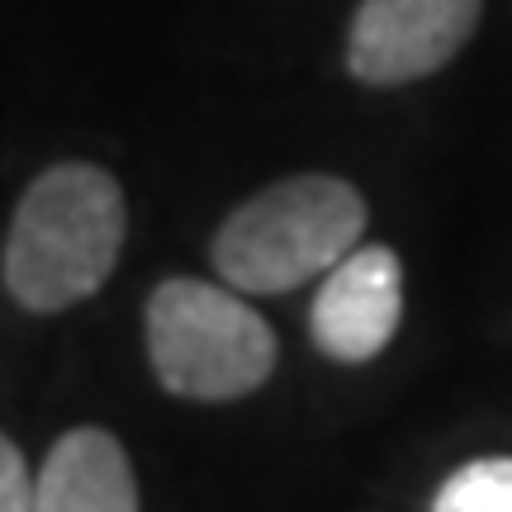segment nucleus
I'll return each mask as SVG.
<instances>
[{
	"mask_svg": "<svg viewBox=\"0 0 512 512\" xmlns=\"http://www.w3.org/2000/svg\"><path fill=\"white\" fill-rule=\"evenodd\" d=\"M34 512H143L124 441L105 427L62 432L38 465Z\"/></svg>",
	"mask_w": 512,
	"mask_h": 512,
	"instance_id": "423d86ee",
	"label": "nucleus"
},
{
	"mask_svg": "<svg viewBox=\"0 0 512 512\" xmlns=\"http://www.w3.org/2000/svg\"><path fill=\"white\" fill-rule=\"evenodd\" d=\"M484 0H361L347 29V72L361 86H408L441 72L475 38Z\"/></svg>",
	"mask_w": 512,
	"mask_h": 512,
	"instance_id": "20e7f679",
	"label": "nucleus"
},
{
	"mask_svg": "<svg viewBox=\"0 0 512 512\" xmlns=\"http://www.w3.org/2000/svg\"><path fill=\"white\" fill-rule=\"evenodd\" d=\"M403 323V261L394 247H351L313 294L309 332L328 361L366 366Z\"/></svg>",
	"mask_w": 512,
	"mask_h": 512,
	"instance_id": "39448f33",
	"label": "nucleus"
},
{
	"mask_svg": "<svg viewBox=\"0 0 512 512\" xmlns=\"http://www.w3.org/2000/svg\"><path fill=\"white\" fill-rule=\"evenodd\" d=\"M147 361L166 394L195 403L247 399L275 370V332L223 285L171 275L147 294Z\"/></svg>",
	"mask_w": 512,
	"mask_h": 512,
	"instance_id": "7ed1b4c3",
	"label": "nucleus"
},
{
	"mask_svg": "<svg viewBox=\"0 0 512 512\" xmlns=\"http://www.w3.org/2000/svg\"><path fill=\"white\" fill-rule=\"evenodd\" d=\"M0 512H34V475L15 441L0 432Z\"/></svg>",
	"mask_w": 512,
	"mask_h": 512,
	"instance_id": "6e6552de",
	"label": "nucleus"
},
{
	"mask_svg": "<svg viewBox=\"0 0 512 512\" xmlns=\"http://www.w3.org/2000/svg\"><path fill=\"white\" fill-rule=\"evenodd\" d=\"M366 219V195L342 176H285L223 219L209 256L228 290L285 294L361 247Z\"/></svg>",
	"mask_w": 512,
	"mask_h": 512,
	"instance_id": "f03ea898",
	"label": "nucleus"
},
{
	"mask_svg": "<svg viewBox=\"0 0 512 512\" xmlns=\"http://www.w3.org/2000/svg\"><path fill=\"white\" fill-rule=\"evenodd\" d=\"M427 512H512V456H475L437 484Z\"/></svg>",
	"mask_w": 512,
	"mask_h": 512,
	"instance_id": "0eeeda50",
	"label": "nucleus"
},
{
	"mask_svg": "<svg viewBox=\"0 0 512 512\" xmlns=\"http://www.w3.org/2000/svg\"><path fill=\"white\" fill-rule=\"evenodd\" d=\"M128 233L124 190L105 166L57 162L15 204L5 238V290L19 309L62 313L91 299L119 266Z\"/></svg>",
	"mask_w": 512,
	"mask_h": 512,
	"instance_id": "f257e3e1",
	"label": "nucleus"
}]
</instances>
